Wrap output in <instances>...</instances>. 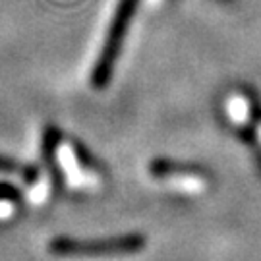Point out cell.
<instances>
[{
    "label": "cell",
    "mask_w": 261,
    "mask_h": 261,
    "mask_svg": "<svg viewBox=\"0 0 261 261\" xmlns=\"http://www.w3.org/2000/svg\"><path fill=\"white\" fill-rule=\"evenodd\" d=\"M145 238L140 234H128L120 238L80 242L72 238H56L50 242L48 250L58 257H120L128 253H138L143 250Z\"/></svg>",
    "instance_id": "obj_1"
},
{
    "label": "cell",
    "mask_w": 261,
    "mask_h": 261,
    "mask_svg": "<svg viewBox=\"0 0 261 261\" xmlns=\"http://www.w3.org/2000/svg\"><path fill=\"white\" fill-rule=\"evenodd\" d=\"M136 6H138V0H120L118 2V8L114 12L111 28H109L107 37H105V45L101 48V55H99L97 64L93 68V75H91V84L97 89H103L105 85L109 84V80H111L112 68L118 60L122 43H124L126 31H128V23H130L132 16H134Z\"/></svg>",
    "instance_id": "obj_2"
},
{
    "label": "cell",
    "mask_w": 261,
    "mask_h": 261,
    "mask_svg": "<svg viewBox=\"0 0 261 261\" xmlns=\"http://www.w3.org/2000/svg\"><path fill=\"white\" fill-rule=\"evenodd\" d=\"M151 172L159 178L174 182L176 188L184 190V192H201L205 188L203 178L196 176L192 170H184V168L174 167V165H168L167 161H155L151 165Z\"/></svg>",
    "instance_id": "obj_3"
},
{
    "label": "cell",
    "mask_w": 261,
    "mask_h": 261,
    "mask_svg": "<svg viewBox=\"0 0 261 261\" xmlns=\"http://www.w3.org/2000/svg\"><path fill=\"white\" fill-rule=\"evenodd\" d=\"M58 161H60V167L64 170L68 186L85 188L93 182V178H89V174L85 172V168H82L74 149H72V145H66L64 143V145L58 147Z\"/></svg>",
    "instance_id": "obj_4"
},
{
    "label": "cell",
    "mask_w": 261,
    "mask_h": 261,
    "mask_svg": "<svg viewBox=\"0 0 261 261\" xmlns=\"http://www.w3.org/2000/svg\"><path fill=\"white\" fill-rule=\"evenodd\" d=\"M226 109H228L230 118H232L236 124H244V122L250 118V105H248V101L244 99L242 95H232V97L228 99Z\"/></svg>",
    "instance_id": "obj_5"
},
{
    "label": "cell",
    "mask_w": 261,
    "mask_h": 261,
    "mask_svg": "<svg viewBox=\"0 0 261 261\" xmlns=\"http://www.w3.org/2000/svg\"><path fill=\"white\" fill-rule=\"evenodd\" d=\"M0 172L19 174V176H23L25 180H37V178H35V168L23 167V165H19V163L12 161V159L2 157V155H0Z\"/></svg>",
    "instance_id": "obj_6"
},
{
    "label": "cell",
    "mask_w": 261,
    "mask_h": 261,
    "mask_svg": "<svg viewBox=\"0 0 261 261\" xmlns=\"http://www.w3.org/2000/svg\"><path fill=\"white\" fill-rule=\"evenodd\" d=\"M257 130H259V138H261V124H259V128H257Z\"/></svg>",
    "instance_id": "obj_7"
},
{
    "label": "cell",
    "mask_w": 261,
    "mask_h": 261,
    "mask_svg": "<svg viewBox=\"0 0 261 261\" xmlns=\"http://www.w3.org/2000/svg\"><path fill=\"white\" fill-rule=\"evenodd\" d=\"M151 2H157V0H151Z\"/></svg>",
    "instance_id": "obj_8"
}]
</instances>
